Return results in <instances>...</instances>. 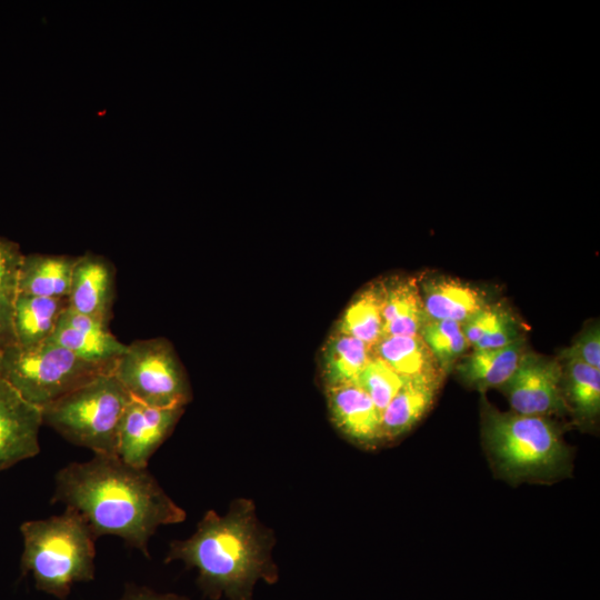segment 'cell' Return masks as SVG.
Wrapping results in <instances>:
<instances>
[{
	"label": "cell",
	"mask_w": 600,
	"mask_h": 600,
	"mask_svg": "<svg viewBox=\"0 0 600 600\" xmlns=\"http://www.w3.org/2000/svg\"><path fill=\"white\" fill-rule=\"evenodd\" d=\"M52 502L78 511L96 538L117 536L149 556L148 542L163 524L181 522L186 512L147 470L118 456L94 454L72 462L56 476Z\"/></svg>",
	"instance_id": "cell-1"
},
{
	"label": "cell",
	"mask_w": 600,
	"mask_h": 600,
	"mask_svg": "<svg viewBox=\"0 0 600 600\" xmlns=\"http://www.w3.org/2000/svg\"><path fill=\"white\" fill-rule=\"evenodd\" d=\"M182 560L199 571V586L211 599L251 600L259 579L273 583L277 569L269 541L259 528L254 506L236 501L226 516L208 511L188 539L172 541L166 562Z\"/></svg>",
	"instance_id": "cell-2"
},
{
	"label": "cell",
	"mask_w": 600,
	"mask_h": 600,
	"mask_svg": "<svg viewBox=\"0 0 600 600\" xmlns=\"http://www.w3.org/2000/svg\"><path fill=\"white\" fill-rule=\"evenodd\" d=\"M20 530L21 570L32 574L39 590L63 600L74 582L94 578L97 538L74 509L66 507L61 514L26 521Z\"/></svg>",
	"instance_id": "cell-3"
},
{
	"label": "cell",
	"mask_w": 600,
	"mask_h": 600,
	"mask_svg": "<svg viewBox=\"0 0 600 600\" xmlns=\"http://www.w3.org/2000/svg\"><path fill=\"white\" fill-rule=\"evenodd\" d=\"M482 434L490 460L507 480L546 481L569 471V448L557 426L546 417L487 407Z\"/></svg>",
	"instance_id": "cell-4"
},
{
	"label": "cell",
	"mask_w": 600,
	"mask_h": 600,
	"mask_svg": "<svg viewBox=\"0 0 600 600\" xmlns=\"http://www.w3.org/2000/svg\"><path fill=\"white\" fill-rule=\"evenodd\" d=\"M130 400L114 374L103 373L41 409L42 422L94 454L117 456L119 427Z\"/></svg>",
	"instance_id": "cell-5"
},
{
	"label": "cell",
	"mask_w": 600,
	"mask_h": 600,
	"mask_svg": "<svg viewBox=\"0 0 600 600\" xmlns=\"http://www.w3.org/2000/svg\"><path fill=\"white\" fill-rule=\"evenodd\" d=\"M116 362H92L66 348L43 342L0 350V376L28 402L43 409L96 377L112 372Z\"/></svg>",
	"instance_id": "cell-6"
},
{
	"label": "cell",
	"mask_w": 600,
	"mask_h": 600,
	"mask_svg": "<svg viewBox=\"0 0 600 600\" xmlns=\"http://www.w3.org/2000/svg\"><path fill=\"white\" fill-rule=\"evenodd\" d=\"M112 373L129 396L152 407H184L190 387L171 344L162 338L127 344Z\"/></svg>",
	"instance_id": "cell-7"
},
{
	"label": "cell",
	"mask_w": 600,
	"mask_h": 600,
	"mask_svg": "<svg viewBox=\"0 0 600 600\" xmlns=\"http://www.w3.org/2000/svg\"><path fill=\"white\" fill-rule=\"evenodd\" d=\"M562 381L558 360L523 352L514 372L500 388L513 412L544 417L567 409Z\"/></svg>",
	"instance_id": "cell-8"
},
{
	"label": "cell",
	"mask_w": 600,
	"mask_h": 600,
	"mask_svg": "<svg viewBox=\"0 0 600 600\" xmlns=\"http://www.w3.org/2000/svg\"><path fill=\"white\" fill-rule=\"evenodd\" d=\"M182 411L183 407H152L131 398L120 422L117 456L130 466L147 468Z\"/></svg>",
	"instance_id": "cell-9"
},
{
	"label": "cell",
	"mask_w": 600,
	"mask_h": 600,
	"mask_svg": "<svg viewBox=\"0 0 600 600\" xmlns=\"http://www.w3.org/2000/svg\"><path fill=\"white\" fill-rule=\"evenodd\" d=\"M41 409L0 376V471L40 452Z\"/></svg>",
	"instance_id": "cell-10"
},
{
	"label": "cell",
	"mask_w": 600,
	"mask_h": 600,
	"mask_svg": "<svg viewBox=\"0 0 600 600\" xmlns=\"http://www.w3.org/2000/svg\"><path fill=\"white\" fill-rule=\"evenodd\" d=\"M116 298V269L101 254L78 256L68 296L69 308L108 326Z\"/></svg>",
	"instance_id": "cell-11"
},
{
	"label": "cell",
	"mask_w": 600,
	"mask_h": 600,
	"mask_svg": "<svg viewBox=\"0 0 600 600\" xmlns=\"http://www.w3.org/2000/svg\"><path fill=\"white\" fill-rule=\"evenodd\" d=\"M48 341L92 362H116L127 349V344L119 341L108 326L69 307Z\"/></svg>",
	"instance_id": "cell-12"
},
{
	"label": "cell",
	"mask_w": 600,
	"mask_h": 600,
	"mask_svg": "<svg viewBox=\"0 0 600 600\" xmlns=\"http://www.w3.org/2000/svg\"><path fill=\"white\" fill-rule=\"evenodd\" d=\"M336 427L357 443L372 446L381 440V413L368 393L354 382L327 388Z\"/></svg>",
	"instance_id": "cell-13"
},
{
	"label": "cell",
	"mask_w": 600,
	"mask_h": 600,
	"mask_svg": "<svg viewBox=\"0 0 600 600\" xmlns=\"http://www.w3.org/2000/svg\"><path fill=\"white\" fill-rule=\"evenodd\" d=\"M427 318L450 320L463 324L489 302L482 291L450 277H437L421 282Z\"/></svg>",
	"instance_id": "cell-14"
},
{
	"label": "cell",
	"mask_w": 600,
	"mask_h": 600,
	"mask_svg": "<svg viewBox=\"0 0 600 600\" xmlns=\"http://www.w3.org/2000/svg\"><path fill=\"white\" fill-rule=\"evenodd\" d=\"M383 281V336H417L427 314L419 281L392 278Z\"/></svg>",
	"instance_id": "cell-15"
},
{
	"label": "cell",
	"mask_w": 600,
	"mask_h": 600,
	"mask_svg": "<svg viewBox=\"0 0 600 600\" xmlns=\"http://www.w3.org/2000/svg\"><path fill=\"white\" fill-rule=\"evenodd\" d=\"M441 382V379H404L381 414V439H396L418 423L433 404Z\"/></svg>",
	"instance_id": "cell-16"
},
{
	"label": "cell",
	"mask_w": 600,
	"mask_h": 600,
	"mask_svg": "<svg viewBox=\"0 0 600 600\" xmlns=\"http://www.w3.org/2000/svg\"><path fill=\"white\" fill-rule=\"evenodd\" d=\"M77 258L67 254H23L19 270V292L68 299Z\"/></svg>",
	"instance_id": "cell-17"
},
{
	"label": "cell",
	"mask_w": 600,
	"mask_h": 600,
	"mask_svg": "<svg viewBox=\"0 0 600 600\" xmlns=\"http://www.w3.org/2000/svg\"><path fill=\"white\" fill-rule=\"evenodd\" d=\"M68 307L67 298H47L19 292L13 314L14 344L29 348L47 342Z\"/></svg>",
	"instance_id": "cell-18"
},
{
	"label": "cell",
	"mask_w": 600,
	"mask_h": 600,
	"mask_svg": "<svg viewBox=\"0 0 600 600\" xmlns=\"http://www.w3.org/2000/svg\"><path fill=\"white\" fill-rule=\"evenodd\" d=\"M372 351L403 379H444V373L420 334L384 336L372 347Z\"/></svg>",
	"instance_id": "cell-19"
},
{
	"label": "cell",
	"mask_w": 600,
	"mask_h": 600,
	"mask_svg": "<svg viewBox=\"0 0 600 600\" xmlns=\"http://www.w3.org/2000/svg\"><path fill=\"white\" fill-rule=\"evenodd\" d=\"M524 338L496 349H473V351L457 366V370L468 384L486 390L501 387L514 372L524 352Z\"/></svg>",
	"instance_id": "cell-20"
},
{
	"label": "cell",
	"mask_w": 600,
	"mask_h": 600,
	"mask_svg": "<svg viewBox=\"0 0 600 600\" xmlns=\"http://www.w3.org/2000/svg\"><path fill=\"white\" fill-rule=\"evenodd\" d=\"M383 281L368 284L347 307L338 322V332L373 347L383 336Z\"/></svg>",
	"instance_id": "cell-21"
},
{
	"label": "cell",
	"mask_w": 600,
	"mask_h": 600,
	"mask_svg": "<svg viewBox=\"0 0 600 600\" xmlns=\"http://www.w3.org/2000/svg\"><path fill=\"white\" fill-rule=\"evenodd\" d=\"M373 357L361 340L336 331L324 344L322 374L327 388L353 382Z\"/></svg>",
	"instance_id": "cell-22"
},
{
	"label": "cell",
	"mask_w": 600,
	"mask_h": 600,
	"mask_svg": "<svg viewBox=\"0 0 600 600\" xmlns=\"http://www.w3.org/2000/svg\"><path fill=\"white\" fill-rule=\"evenodd\" d=\"M22 258L17 242L0 237V350L16 343L13 314Z\"/></svg>",
	"instance_id": "cell-23"
},
{
	"label": "cell",
	"mask_w": 600,
	"mask_h": 600,
	"mask_svg": "<svg viewBox=\"0 0 600 600\" xmlns=\"http://www.w3.org/2000/svg\"><path fill=\"white\" fill-rule=\"evenodd\" d=\"M563 381L576 416L583 421L596 419L600 411V369L566 360Z\"/></svg>",
	"instance_id": "cell-24"
},
{
	"label": "cell",
	"mask_w": 600,
	"mask_h": 600,
	"mask_svg": "<svg viewBox=\"0 0 600 600\" xmlns=\"http://www.w3.org/2000/svg\"><path fill=\"white\" fill-rule=\"evenodd\" d=\"M419 334L430 349L444 376L451 371L454 363L470 347L461 324L450 320L427 318Z\"/></svg>",
	"instance_id": "cell-25"
},
{
	"label": "cell",
	"mask_w": 600,
	"mask_h": 600,
	"mask_svg": "<svg viewBox=\"0 0 600 600\" xmlns=\"http://www.w3.org/2000/svg\"><path fill=\"white\" fill-rule=\"evenodd\" d=\"M353 382L368 393L378 411L382 414L402 387L404 379L383 360L373 356Z\"/></svg>",
	"instance_id": "cell-26"
},
{
	"label": "cell",
	"mask_w": 600,
	"mask_h": 600,
	"mask_svg": "<svg viewBox=\"0 0 600 600\" xmlns=\"http://www.w3.org/2000/svg\"><path fill=\"white\" fill-rule=\"evenodd\" d=\"M561 356L564 360H579L590 367L600 369V328L594 322L586 328L577 340Z\"/></svg>",
	"instance_id": "cell-27"
},
{
	"label": "cell",
	"mask_w": 600,
	"mask_h": 600,
	"mask_svg": "<svg viewBox=\"0 0 600 600\" xmlns=\"http://www.w3.org/2000/svg\"><path fill=\"white\" fill-rule=\"evenodd\" d=\"M504 310V308L498 304L489 303L486 308L478 311L461 324L469 346L473 347L479 340L487 336L499 321Z\"/></svg>",
	"instance_id": "cell-28"
},
{
	"label": "cell",
	"mask_w": 600,
	"mask_h": 600,
	"mask_svg": "<svg viewBox=\"0 0 600 600\" xmlns=\"http://www.w3.org/2000/svg\"><path fill=\"white\" fill-rule=\"evenodd\" d=\"M519 327L513 316H511L507 309L503 314L492 328V330L479 340L472 348L473 349H496L506 347L517 339L521 338Z\"/></svg>",
	"instance_id": "cell-29"
},
{
	"label": "cell",
	"mask_w": 600,
	"mask_h": 600,
	"mask_svg": "<svg viewBox=\"0 0 600 600\" xmlns=\"http://www.w3.org/2000/svg\"><path fill=\"white\" fill-rule=\"evenodd\" d=\"M120 600H186L173 594H157L147 589L128 588Z\"/></svg>",
	"instance_id": "cell-30"
}]
</instances>
